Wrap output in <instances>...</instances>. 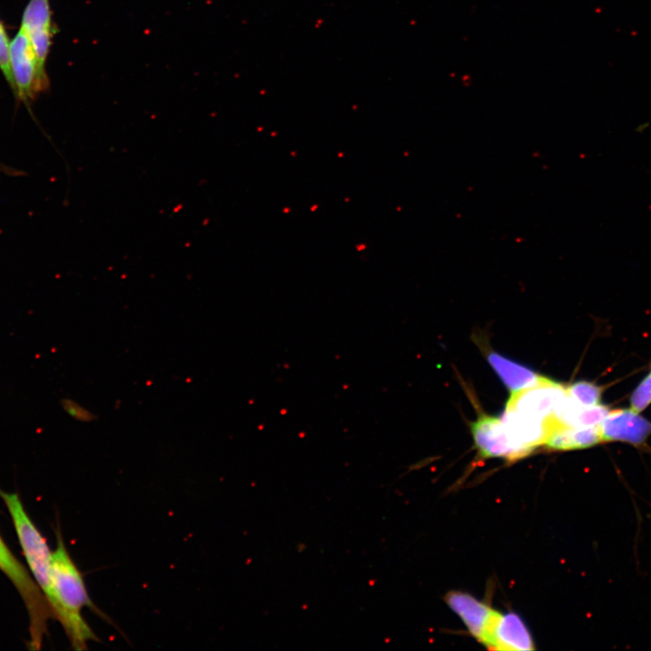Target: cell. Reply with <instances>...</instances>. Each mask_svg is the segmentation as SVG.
<instances>
[{
  "instance_id": "1",
  "label": "cell",
  "mask_w": 651,
  "mask_h": 651,
  "mask_svg": "<svg viewBox=\"0 0 651 651\" xmlns=\"http://www.w3.org/2000/svg\"><path fill=\"white\" fill-rule=\"evenodd\" d=\"M56 548L52 553V597L48 604L71 646L75 650H85L89 641H99V638L82 617V609L87 607L104 619H109L90 599L82 574L71 559L60 529L56 531Z\"/></svg>"
},
{
  "instance_id": "2",
  "label": "cell",
  "mask_w": 651,
  "mask_h": 651,
  "mask_svg": "<svg viewBox=\"0 0 651 651\" xmlns=\"http://www.w3.org/2000/svg\"><path fill=\"white\" fill-rule=\"evenodd\" d=\"M0 570L12 581L25 605L29 617V646L40 649L47 632V621L53 618L52 611L33 577L12 553L1 536Z\"/></svg>"
},
{
  "instance_id": "3",
  "label": "cell",
  "mask_w": 651,
  "mask_h": 651,
  "mask_svg": "<svg viewBox=\"0 0 651 651\" xmlns=\"http://www.w3.org/2000/svg\"><path fill=\"white\" fill-rule=\"evenodd\" d=\"M10 62L16 99L33 101L49 88L46 70L41 67L31 41L21 27L10 44Z\"/></svg>"
},
{
  "instance_id": "4",
  "label": "cell",
  "mask_w": 651,
  "mask_h": 651,
  "mask_svg": "<svg viewBox=\"0 0 651 651\" xmlns=\"http://www.w3.org/2000/svg\"><path fill=\"white\" fill-rule=\"evenodd\" d=\"M567 395V389L546 377L530 388L514 392L505 409L543 420H554V411Z\"/></svg>"
},
{
  "instance_id": "5",
  "label": "cell",
  "mask_w": 651,
  "mask_h": 651,
  "mask_svg": "<svg viewBox=\"0 0 651 651\" xmlns=\"http://www.w3.org/2000/svg\"><path fill=\"white\" fill-rule=\"evenodd\" d=\"M599 428L602 442L620 441L638 448L651 435V422L631 408L609 410Z\"/></svg>"
},
{
  "instance_id": "6",
  "label": "cell",
  "mask_w": 651,
  "mask_h": 651,
  "mask_svg": "<svg viewBox=\"0 0 651 651\" xmlns=\"http://www.w3.org/2000/svg\"><path fill=\"white\" fill-rule=\"evenodd\" d=\"M500 419L521 458L528 456L537 447L544 445L553 428L561 425L555 420H543L531 418L508 409L505 410Z\"/></svg>"
},
{
  "instance_id": "7",
  "label": "cell",
  "mask_w": 651,
  "mask_h": 651,
  "mask_svg": "<svg viewBox=\"0 0 651 651\" xmlns=\"http://www.w3.org/2000/svg\"><path fill=\"white\" fill-rule=\"evenodd\" d=\"M475 444L485 458L516 460L521 456L499 418L482 415L471 426Z\"/></svg>"
},
{
  "instance_id": "8",
  "label": "cell",
  "mask_w": 651,
  "mask_h": 651,
  "mask_svg": "<svg viewBox=\"0 0 651 651\" xmlns=\"http://www.w3.org/2000/svg\"><path fill=\"white\" fill-rule=\"evenodd\" d=\"M21 28L28 35L38 61L45 70L52 38V25L50 0H30L22 17Z\"/></svg>"
},
{
  "instance_id": "9",
  "label": "cell",
  "mask_w": 651,
  "mask_h": 651,
  "mask_svg": "<svg viewBox=\"0 0 651 651\" xmlns=\"http://www.w3.org/2000/svg\"><path fill=\"white\" fill-rule=\"evenodd\" d=\"M484 645L489 649L527 651L534 649L528 628L518 615L497 612Z\"/></svg>"
},
{
  "instance_id": "10",
  "label": "cell",
  "mask_w": 651,
  "mask_h": 651,
  "mask_svg": "<svg viewBox=\"0 0 651 651\" xmlns=\"http://www.w3.org/2000/svg\"><path fill=\"white\" fill-rule=\"evenodd\" d=\"M445 600L461 618L471 635L484 644L497 611L465 592H448Z\"/></svg>"
},
{
  "instance_id": "11",
  "label": "cell",
  "mask_w": 651,
  "mask_h": 651,
  "mask_svg": "<svg viewBox=\"0 0 651 651\" xmlns=\"http://www.w3.org/2000/svg\"><path fill=\"white\" fill-rule=\"evenodd\" d=\"M487 361L513 393L540 383L543 376L497 353L490 352Z\"/></svg>"
},
{
  "instance_id": "12",
  "label": "cell",
  "mask_w": 651,
  "mask_h": 651,
  "mask_svg": "<svg viewBox=\"0 0 651 651\" xmlns=\"http://www.w3.org/2000/svg\"><path fill=\"white\" fill-rule=\"evenodd\" d=\"M602 442L599 424L592 427H566L558 425L553 428L544 445L556 450L580 449Z\"/></svg>"
},
{
  "instance_id": "13",
  "label": "cell",
  "mask_w": 651,
  "mask_h": 651,
  "mask_svg": "<svg viewBox=\"0 0 651 651\" xmlns=\"http://www.w3.org/2000/svg\"><path fill=\"white\" fill-rule=\"evenodd\" d=\"M568 394L583 406H593L600 403L601 389L589 382H577L566 387Z\"/></svg>"
},
{
  "instance_id": "14",
  "label": "cell",
  "mask_w": 651,
  "mask_h": 651,
  "mask_svg": "<svg viewBox=\"0 0 651 651\" xmlns=\"http://www.w3.org/2000/svg\"><path fill=\"white\" fill-rule=\"evenodd\" d=\"M651 404V372L640 382L630 397V408L641 412Z\"/></svg>"
},
{
  "instance_id": "15",
  "label": "cell",
  "mask_w": 651,
  "mask_h": 651,
  "mask_svg": "<svg viewBox=\"0 0 651 651\" xmlns=\"http://www.w3.org/2000/svg\"><path fill=\"white\" fill-rule=\"evenodd\" d=\"M10 44L5 29L0 21V70L9 84L13 92H14V83L12 75L10 62Z\"/></svg>"
}]
</instances>
